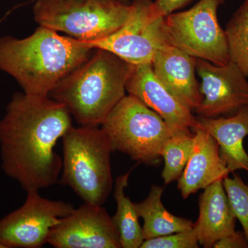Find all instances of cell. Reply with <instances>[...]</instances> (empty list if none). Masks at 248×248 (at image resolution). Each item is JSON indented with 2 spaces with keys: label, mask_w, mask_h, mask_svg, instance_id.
<instances>
[{
  "label": "cell",
  "mask_w": 248,
  "mask_h": 248,
  "mask_svg": "<svg viewBox=\"0 0 248 248\" xmlns=\"http://www.w3.org/2000/svg\"><path fill=\"white\" fill-rule=\"evenodd\" d=\"M141 248H198L200 243L195 230L173 233L144 240Z\"/></svg>",
  "instance_id": "obj_22"
},
{
  "label": "cell",
  "mask_w": 248,
  "mask_h": 248,
  "mask_svg": "<svg viewBox=\"0 0 248 248\" xmlns=\"http://www.w3.org/2000/svg\"><path fill=\"white\" fill-rule=\"evenodd\" d=\"M101 128L112 152L124 153L148 166L159 164L165 143L172 135L156 112L130 94L113 108Z\"/></svg>",
  "instance_id": "obj_6"
},
{
  "label": "cell",
  "mask_w": 248,
  "mask_h": 248,
  "mask_svg": "<svg viewBox=\"0 0 248 248\" xmlns=\"http://www.w3.org/2000/svg\"><path fill=\"white\" fill-rule=\"evenodd\" d=\"M63 166L60 181L84 203L102 205L112 190L110 143L99 127L72 125L62 137Z\"/></svg>",
  "instance_id": "obj_4"
},
{
  "label": "cell",
  "mask_w": 248,
  "mask_h": 248,
  "mask_svg": "<svg viewBox=\"0 0 248 248\" xmlns=\"http://www.w3.org/2000/svg\"><path fill=\"white\" fill-rule=\"evenodd\" d=\"M197 120L195 128L203 129L218 143L220 155L230 172L244 170L248 172V154L244 147V139L248 136V107L231 117H199Z\"/></svg>",
  "instance_id": "obj_16"
},
{
  "label": "cell",
  "mask_w": 248,
  "mask_h": 248,
  "mask_svg": "<svg viewBox=\"0 0 248 248\" xmlns=\"http://www.w3.org/2000/svg\"><path fill=\"white\" fill-rule=\"evenodd\" d=\"M193 0H156L154 1V9L156 15L160 17H166L190 4Z\"/></svg>",
  "instance_id": "obj_23"
},
{
  "label": "cell",
  "mask_w": 248,
  "mask_h": 248,
  "mask_svg": "<svg viewBox=\"0 0 248 248\" xmlns=\"http://www.w3.org/2000/svg\"><path fill=\"white\" fill-rule=\"evenodd\" d=\"M126 22L105 38L84 42L92 48L108 50L134 65L151 63L155 54L171 45L166 17L156 15L153 0H133Z\"/></svg>",
  "instance_id": "obj_8"
},
{
  "label": "cell",
  "mask_w": 248,
  "mask_h": 248,
  "mask_svg": "<svg viewBox=\"0 0 248 248\" xmlns=\"http://www.w3.org/2000/svg\"><path fill=\"white\" fill-rule=\"evenodd\" d=\"M225 31L231 61L248 79V0L233 14Z\"/></svg>",
  "instance_id": "obj_20"
},
{
  "label": "cell",
  "mask_w": 248,
  "mask_h": 248,
  "mask_svg": "<svg viewBox=\"0 0 248 248\" xmlns=\"http://www.w3.org/2000/svg\"><path fill=\"white\" fill-rule=\"evenodd\" d=\"M131 171L132 169L117 178L114 190L117 207L112 219L120 235L122 248H139L144 241L143 228L139 221L140 216L135 204L125 194Z\"/></svg>",
  "instance_id": "obj_18"
},
{
  "label": "cell",
  "mask_w": 248,
  "mask_h": 248,
  "mask_svg": "<svg viewBox=\"0 0 248 248\" xmlns=\"http://www.w3.org/2000/svg\"><path fill=\"white\" fill-rule=\"evenodd\" d=\"M192 132V153L178 179V189L184 199L198 190H204L217 181L223 180L231 173L220 155L219 146L215 138L198 127Z\"/></svg>",
  "instance_id": "obj_14"
},
{
  "label": "cell",
  "mask_w": 248,
  "mask_h": 248,
  "mask_svg": "<svg viewBox=\"0 0 248 248\" xmlns=\"http://www.w3.org/2000/svg\"><path fill=\"white\" fill-rule=\"evenodd\" d=\"M125 91L156 112L169 125L172 135L192 133L195 128L197 120L193 111L165 87L155 74L151 63L135 65Z\"/></svg>",
  "instance_id": "obj_12"
},
{
  "label": "cell",
  "mask_w": 248,
  "mask_h": 248,
  "mask_svg": "<svg viewBox=\"0 0 248 248\" xmlns=\"http://www.w3.org/2000/svg\"><path fill=\"white\" fill-rule=\"evenodd\" d=\"M120 1H124V2L129 3V0H120Z\"/></svg>",
  "instance_id": "obj_25"
},
{
  "label": "cell",
  "mask_w": 248,
  "mask_h": 248,
  "mask_svg": "<svg viewBox=\"0 0 248 248\" xmlns=\"http://www.w3.org/2000/svg\"><path fill=\"white\" fill-rule=\"evenodd\" d=\"M194 143V133L174 134L165 143L161 158L164 168L162 177L166 185L178 180L190 159Z\"/></svg>",
  "instance_id": "obj_19"
},
{
  "label": "cell",
  "mask_w": 248,
  "mask_h": 248,
  "mask_svg": "<svg viewBox=\"0 0 248 248\" xmlns=\"http://www.w3.org/2000/svg\"><path fill=\"white\" fill-rule=\"evenodd\" d=\"M71 117L48 96H13L0 121L1 167L27 192L58 182L63 161L55 147L73 125Z\"/></svg>",
  "instance_id": "obj_1"
},
{
  "label": "cell",
  "mask_w": 248,
  "mask_h": 248,
  "mask_svg": "<svg viewBox=\"0 0 248 248\" xmlns=\"http://www.w3.org/2000/svg\"><path fill=\"white\" fill-rule=\"evenodd\" d=\"M131 4L120 0H36L34 19L40 26L87 42L108 37L126 22Z\"/></svg>",
  "instance_id": "obj_5"
},
{
  "label": "cell",
  "mask_w": 248,
  "mask_h": 248,
  "mask_svg": "<svg viewBox=\"0 0 248 248\" xmlns=\"http://www.w3.org/2000/svg\"><path fill=\"white\" fill-rule=\"evenodd\" d=\"M225 0H200L193 7L166 17L171 45L190 56L224 66L231 62L226 31L218 20Z\"/></svg>",
  "instance_id": "obj_7"
},
{
  "label": "cell",
  "mask_w": 248,
  "mask_h": 248,
  "mask_svg": "<svg viewBox=\"0 0 248 248\" xmlns=\"http://www.w3.org/2000/svg\"><path fill=\"white\" fill-rule=\"evenodd\" d=\"M151 64L165 87L190 110H195L203 99L196 78L197 58L169 45L156 52Z\"/></svg>",
  "instance_id": "obj_13"
},
{
  "label": "cell",
  "mask_w": 248,
  "mask_h": 248,
  "mask_svg": "<svg viewBox=\"0 0 248 248\" xmlns=\"http://www.w3.org/2000/svg\"><path fill=\"white\" fill-rule=\"evenodd\" d=\"M223 182L235 217L241 223L248 242V184L237 174L232 178L228 176Z\"/></svg>",
  "instance_id": "obj_21"
},
{
  "label": "cell",
  "mask_w": 248,
  "mask_h": 248,
  "mask_svg": "<svg viewBox=\"0 0 248 248\" xmlns=\"http://www.w3.org/2000/svg\"><path fill=\"white\" fill-rule=\"evenodd\" d=\"M135 67L108 50L94 48L48 97L63 104L81 126H101L125 95V85Z\"/></svg>",
  "instance_id": "obj_3"
},
{
  "label": "cell",
  "mask_w": 248,
  "mask_h": 248,
  "mask_svg": "<svg viewBox=\"0 0 248 248\" xmlns=\"http://www.w3.org/2000/svg\"><path fill=\"white\" fill-rule=\"evenodd\" d=\"M203 99L195 110L200 117L233 115L248 107V79L232 62L224 66L197 59Z\"/></svg>",
  "instance_id": "obj_10"
},
{
  "label": "cell",
  "mask_w": 248,
  "mask_h": 248,
  "mask_svg": "<svg viewBox=\"0 0 248 248\" xmlns=\"http://www.w3.org/2000/svg\"><path fill=\"white\" fill-rule=\"evenodd\" d=\"M215 248H248V242L244 233L235 232L217 241Z\"/></svg>",
  "instance_id": "obj_24"
},
{
  "label": "cell",
  "mask_w": 248,
  "mask_h": 248,
  "mask_svg": "<svg viewBox=\"0 0 248 248\" xmlns=\"http://www.w3.org/2000/svg\"><path fill=\"white\" fill-rule=\"evenodd\" d=\"M94 50L81 41L40 26L25 38L0 37V71L14 78L26 94L48 96Z\"/></svg>",
  "instance_id": "obj_2"
},
{
  "label": "cell",
  "mask_w": 248,
  "mask_h": 248,
  "mask_svg": "<svg viewBox=\"0 0 248 248\" xmlns=\"http://www.w3.org/2000/svg\"><path fill=\"white\" fill-rule=\"evenodd\" d=\"M48 244L56 248H120L118 231L102 205L84 203L53 227Z\"/></svg>",
  "instance_id": "obj_11"
},
{
  "label": "cell",
  "mask_w": 248,
  "mask_h": 248,
  "mask_svg": "<svg viewBox=\"0 0 248 248\" xmlns=\"http://www.w3.org/2000/svg\"><path fill=\"white\" fill-rule=\"evenodd\" d=\"M199 206L200 215L193 229L203 247L214 248L217 241L236 232V218L223 180L217 181L204 189Z\"/></svg>",
  "instance_id": "obj_15"
},
{
  "label": "cell",
  "mask_w": 248,
  "mask_h": 248,
  "mask_svg": "<svg viewBox=\"0 0 248 248\" xmlns=\"http://www.w3.org/2000/svg\"><path fill=\"white\" fill-rule=\"evenodd\" d=\"M74 206L44 198L37 190L27 191L21 208L0 220V244L4 248H40L48 244L53 227L73 213Z\"/></svg>",
  "instance_id": "obj_9"
},
{
  "label": "cell",
  "mask_w": 248,
  "mask_h": 248,
  "mask_svg": "<svg viewBox=\"0 0 248 248\" xmlns=\"http://www.w3.org/2000/svg\"><path fill=\"white\" fill-rule=\"evenodd\" d=\"M163 192L162 187L153 185L148 197L140 203H135L139 216L143 220L144 240L193 229L195 223L166 210L161 202Z\"/></svg>",
  "instance_id": "obj_17"
}]
</instances>
